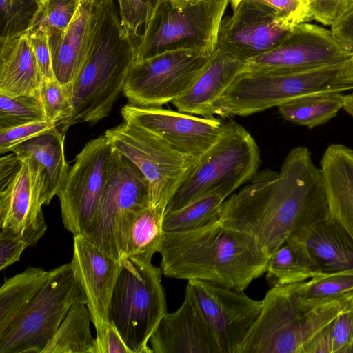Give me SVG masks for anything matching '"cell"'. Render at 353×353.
I'll return each instance as SVG.
<instances>
[{
    "mask_svg": "<svg viewBox=\"0 0 353 353\" xmlns=\"http://www.w3.org/2000/svg\"><path fill=\"white\" fill-rule=\"evenodd\" d=\"M86 298L96 332L108 324V308L122 263L106 254L83 235L74 236L71 261Z\"/></svg>",
    "mask_w": 353,
    "mask_h": 353,
    "instance_id": "19",
    "label": "cell"
},
{
    "mask_svg": "<svg viewBox=\"0 0 353 353\" xmlns=\"http://www.w3.org/2000/svg\"><path fill=\"white\" fill-rule=\"evenodd\" d=\"M351 57L330 30L306 22L295 26L274 48L247 60L245 71H302L344 62Z\"/></svg>",
    "mask_w": 353,
    "mask_h": 353,
    "instance_id": "17",
    "label": "cell"
},
{
    "mask_svg": "<svg viewBox=\"0 0 353 353\" xmlns=\"http://www.w3.org/2000/svg\"><path fill=\"white\" fill-rule=\"evenodd\" d=\"M94 0H81L65 31L48 34L55 78L68 87L75 81L87 58L92 29Z\"/></svg>",
    "mask_w": 353,
    "mask_h": 353,
    "instance_id": "22",
    "label": "cell"
},
{
    "mask_svg": "<svg viewBox=\"0 0 353 353\" xmlns=\"http://www.w3.org/2000/svg\"><path fill=\"white\" fill-rule=\"evenodd\" d=\"M112 148L101 135L76 156L66 181L57 194L65 229L83 235L90 226L104 187Z\"/></svg>",
    "mask_w": 353,
    "mask_h": 353,
    "instance_id": "14",
    "label": "cell"
},
{
    "mask_svg": "<svg viewBox=\"0 0 353 353\" xmlns=\"http://www.w3.org/2000/svg\"><path fill=\"white\" fill-rule=\"evenodd\" d=\"M86 303L70 263L49 270L37 295L14 326L0 339V353H41L71 306Z\"/></svg>",
    "mask_w": 353,
    "mask_h": 353,
    "instance_id": "10",
    "label": "cell"
},
{
    "mask_svg": "<svg viewBox=\"0 0 353 353\" xmlns=\"http://www.w3.org/2000/svg\"><path fill=\"white\" fill-rule=\"evenodd\" d=\"M343 109L353 118V90L347 94H343Z\"/></svg>",
    "mask_w": 353,
    "mask_h": 353,
    "instance_id": "47",
    "label": "cell"
},
{
    "mask_svg": "<svg viewBox=\"0 0 353 353\" xmlns=\"http://www.w3.org/2000/svg\"><path fill=\"white\" fill-rule=\"evenodd\" d=\"M352 60H353V55L352 56Z\"/></svg>",
    "mask_w": 353,
    "mask_h": 353,
    "instance_id": "49",
    "label": "cell"
},
{
    "mask_svg": "<svg viewBox=\"0 0 353 353\" xmlns=\"http://www.w3.org/2000/svg\"><path fill=\"white\" fill-rule=\"evenodd\" d=\"M265 273L271 288L303 282L319 274L304 242L292 236L269 258Z\"/></svg>",
    "mask_w": 353,
    "mask_h": 353,
    "instance_id": "28",
    "label": "cell"
},
{
    "mask_svg": "<svg viewBox=\"0 0 353 353\" xmlns=\"http://www.w3.org/2000/svg\"><path fill=\"white\" fill-rule=\"evenodd\" d=\"M19 157V170L0 184V229L24 238L33 246L47 229L41 210L48 205L47 176L32 157Z\"/></svg>",
    "mask_w": 353,
    "mask_h": 353,
    "instance_id": "16",
    "label": "cell"
},
{
    "mask_svg": "<svg viewBox=\"0 0 353 353\" xmlns=\"http://www.w3.org/2000/svg\"><path fill=\"white\" fill-rule=\"evenodd\" d=\"M230 5L232 12L221 21L216 49L240 61L274 48L294 28L257 0H232Z\"/></svg>",
    "mask_w": 353,
    "mask_h": 353,
    "instance_id": "15",
    "label": "cell"
},
{
    "mask_svg": "<svg viewBox=\"0 0 353 353\" xmlns=\"http://www.w3.org/2000/svg\"><path fill=\"white\" fill-rule=\"evenodd\" d=\"M353 90V60L310 70L244 71L212 107L213 115L247 116L301 97Z\"/></svg>",
    "mask_w": 353,
    "mask_h": 353,
    "instance_id": "5",
    "label": "cell"
},
{
    "mask_svg": "<svg viewBox=\"0 0 353 353\" xmlns=\"http://www.w3.org/2000/svg\"><path fill=\"white\" fill-rule=\"evenodd\" d=\"M245 70V62L216 49L191 86L172 103L178 111L212 118V107L235 78Z\"/></svg>",
    "mask_w": 353,
    "mask_h": 353,
    "instance_id": "21",
    "label": "cell"
},
{
    "mask_svg": "<svg viewBox=\"0 0 353 353\" xmlns=\"http://www.w3.org/2000/svg\"><path fill=\"white\" fill-rule=\"evenodd\" d=\"M191 1L193 2H197V1H203V0H191Z\"/></svg>",
    "mask_w": 353,
    "mask_h": 353,
    "instance_id": "48",
    "label": "cell"
},
{
    "mask_svg": "<svg viewBox=\"0 0 353 353\" xmlns=\"http://www.w3.org/2000/svg\"><path fill=\"white\" fill-rule=\"evenodd\" d=\"M330 216L353 239V149L332 143L320 161Z\"/></svg>",
    "mask_w": 353,
    "mask_h": 353,
    "instance_id": "23",
    "label": "cell"
},
{
    "mask_svg": "<svg viewBox=\"0 0 353 353\" xmlns=\"http://www.w3.org/2000/svg\"><path fill=\"white\" fill-rule=\"evenodd\" d=\"M272 9L278 15L295 26L313 19L305 0H257Z\"/></svg>",
    "mask_w": 353,
    "mask_h": 353,
    "instance_id": "43",
    "label": "cell"
},
{
    "mask_svg": "<svg viewBox=\"0 0 353 353\" xmlns=\"http://www.w3.org/2000/svg\"><path fill=\"white\" fill-rule=\"evenodd\" d=\"M285 120L309 129L323 125L343 108L341 92L310 94L285 102L278 107Z\"/></svg>",
    "mask_w": 353,
    "mask_h": 353,
    "instance_id": "31",
    "label": "cell"
},
{
    "mask_svg": "<svg viewBox=\"0 0 353 353\" xmlns=\"http://www.w3.org/2000/svg\"><path fill=\"white\" fill-rule=\"evenodd\" d=\"M231 1L156 0L134 48V61L180 49L213 53L216 50L221 21Z\"/></svg>",
    "mask_w": 353,
    "mask_h": 353,
    "instance_id": "7",
    "label": "cell"
},
{
    "mask_svg": "<svg viewBox=\"0 0 353 353\" xmlns=\"http://www.w3.org/2000/svg\"><path fill=\"white\" fill-rule=\"evenodd\" d=\"M55 128L56 125L43 121L0 130V154L12 152L20 144Z\"/></svg>",
    "mask_w": 353,
    "mask_h": 353,
    "instance_id": "40",
    "label": "cell"
},
{
    "mask_svg": "<svg viewBox=\"0 0 353 353\" xmlns=\"http://www.w3.org/2000/svg\"><path fill=\"white\" fill-rule=\"evenodd\" d=\"M41 0H0V39L30 29Z\"/></svg>",
    "mask_w": 353,
    "mask_h": 353,
    "instance_id": "36",
    "label": "cell"
},
{
    "mask_svg": "<svg viewBox=\"0 0 353 353\" xmlns=\"http://www.w3.org/2000/svg\"><path fill=\"white\" fill-rule=\"evenodd\" d=\"M122 265L108 308V320L116 326L132 353H153L148 343L167 313L161 270L129 257Z\"/></svg>",
    "mask_w": 353,
    "mask_h": 353,
    "instance_id": "9",
    "label": "cell"
},
{
    "mask_svg": "<svg viewBox=\"0 0 353 353\" xmlns=\"http://www.w3.org/2000/svg\"><path fill=\"white\" fill-rule=\"evenodd\" d=\"M297 239L304 242L319 274L353 272V239L330 215Z\"/></svg>",
    "mask_w": 353,
    "mask_h": 353,
    "instance_id": "25",
    "label": "cell"
},
{
    "mask_svg": "<svg viewBox=\"0 0 353 353\" xmlns=\"http://www.w3.org/2000/svg\"><path fill=\"white\" fill-rule=\"evenodd\" d=\"M65 132L55 128L12 150L19 156L32 157L44 169L47 176L48 205L65 184L70 170L65 155Z\"/></svg>",
    "mask_w": 353,
    "mask_h": 353,
    "instance_id": "26",
    "label": "cell"
},
{
    "mask_svg": "<svg viewBox=\"0 0 353 353\" xmlns=\"http://www.w3.org/2000/svg\"><path fill=\"white\" fill-rule=\"evenodd\" d=\"M80 1L41 0L29 30L41 27L48 34L63 32L75 15Z\"/></svg>",
    "mask_w": 353,
    "mask_h": 353,
    "instance_id": "38",
    "label": "cell"
},
{
    "mask_svg": "<svg viewBox=\"0 0 353 353\" xmlns=\"http://www.w3.org/2000/svg\"><path fill=\"white\" fill-rule=\"evenodd\" d=\"M330 216L322 172L305 146L292 148L279 172L256 174L221 205L219 219L256 238L269 258L290 236L301 237Z\"/></svg>",
    "mask_w": 353,
    "mask_h": 353,
    "instance_id": "1",
    "label": "cell"
},
{
    "mask_svg": "<svg viewBox=\"0 0 353 353\" xmlns=\"http://www.w3.org/2000/svg\"><path fill=\"white\" fill-rule=\"evenodd\" d=\"M303 353H353V302L306 344Z\"/></svg>",
    "mask_w": 353,
    "mask_h": 353,
    "instance_id": "33",
    "label": "cell"
},
{
    "mask_svg": "<svg viewBox=\"0 0 353 353\" xmlns=\"http://www.w3.org/2000/svg\"><path fill=\"white\" fill-rule=\"evenodd\" d=\"M39 98L46 121L57 128L72 117L73 104L70 90L56 78H43Z\"/></svg>",
    "mask_w": 353,
    "mask_h": 353,
    "instance_id": "37",
    "label": "cell"
},
{
    "mask_svg": "<svg viewBox=\"0 0 353 353\" xmlns=\"http://www.w3.org/2000/svg\"><path fill=\"white\" fill-rule=\"evenodd\" d=\"M187 296L212 333L220 353H238L257 320L262 301L248 296L243 290L188 280Z\"/></svg>",
    "mask_w": 353,
    "mask_h": 353,
    "instance_id": "13",
    "label": "cell"
},
{
    "mask_svg": "<svg viewBox=\"0 0 353 353\" xmlns=\"http://www.w3.org/2000/svg\"><path fill=\"white\" fill-rule=\"evenodd\" d=\"M43 121L46 119L39 97L0 94V130Z\"/></svg>",
    "mask_w": 353,
    "mask_h": 353,
    "instance_id": "35",
    "label": "cell"
},
{
    "mask_svg": "<svg viewBox=\"0 0 353 353\" xmlns=\"http://www.w3.org/2000/svg\"><path fill=\"white\" fill-rule=\"evenodd\" d=\"M331 32L340 46L353 55V8L331 26Z\"/></svg>",
    "mask_w": 353,
    "mask_h": 353,
    "instance_id": "46",
    "label": "cell"
},
{
    "mask_svg": "<svg viewBox=\"0 0 353 353\" xmlns=\"http://www.w3.org/2000/svg\"><path fill=\"white\" fill-rule=\"evenodd\" d=\"M49 276V271L29 267L5 281L0 288V339L17 323Z\"/></svg>",
    "mask_w": 353,
    "mask_h": 353,
    "instance_id": "27",
    "label": "cell"
},
{
    "mask_svg": "<svg viewBox=\"0 0 353 353\" xmlns=\"http://www.w3.org/2000/svg\"><path fill=\"white\" fill-rule=\"evenodd\" d=\"M225 200L220 195H208L180 209L165 212V232L194 230L219 220L221 207Z\"/></svg>",
    "mask_w": 353,
    "mask_h": 353,
    "instance_id": "32",
    "label": "cell"
},
{
    "mask_svg": "<svg viewBox=\"0 0 353 353\" xmlns=\"http://www.w3.org/2000/svg\"><path fill=\"white\" fill-rule=\"evenodd\" d=\"M149 342L153 353H220L212 333L187 296L176 311L161 318Z\"/></svg>",
    "mask_w": 353,
    "mask_h": 353,
    "instance_id": "20",
    "label": "cell"
},
{
    "mask_svg": "<svg viewBox=\"0 0 353 353\" xmlns=\"http://www.w3.org/2000/svg\"><path fill=\"white\" fill-rule=\"evenodd\" d=\"M313 19L332 26L353 8V0H305Z\"/></svg>",
    "mask_w": 353,
    "mask_h": 353,
    "instance_id": "41",
    "label": "cell"
},
{
    "mask_svg": "<svg viewBox=\"0 0 353 353\" xmlns=\"http://www.w3.org/2000/svg\"><path fill=\"white\" fill-rule=\"evenodd\" d=\"M300 297L307 301H324L353 293V272L319 274L297 283Z\"/></svg>",
    "mask_w": 353,
    "mask_h": 353,
    "instance_id": "34",
    "label": "cell"
},
{
    "mask_svg": "<svg viewBox=\"0 0 353 353\" xmlns=\"http://www.w3.org/2000/svg\"><path fill=\"white\" fill-rule=\"evenodd\" d=\"M213 53L180 49L134 61L123 95L128 103L137 106L161 107L172 102L191 86Z\"/></svg>",
    "mask_w": 353,
    "mask_h": 353,
    "instance_id": "12",
    "label": "cell"
},
{
    "mask_svg": "<svg viewBox=\"0 0 353 353\" xmlns=\"http://www.w3.org/2000/svg\"><path fill=\"white\" fill-rule=\"evenodd\" d=\"M149 207L148 184L145 176L133 163L112 149L97 210L83 236L106 254L121 261L135 217Z\"/></svg>",
    "mask_w": 353,
    "mask_h": 353,
    "instance_id": "8",
    "label": "cell"
},
{
    "mask_svg": "<svg viewBox=\"0 0 353 353\" xmlns=\"http://www.w3.org/2000/svg\"><path fill=\"white\" fill-rule=\"evenodd\" d=\"M353 302V293L324 301L303 300L297 283L272 287L238 353H303L306 344Z\"/></svg>",
    "mask_w": 353,
    "mask_h": 353,
    "instance_id": "4",
    "label": "cell"
},
{
    "mask_svg": "<svg viewBox=\"0 0 353 353\" xmlns=\"http://www.w3.org/2000/svg\"><path fill=\"white\" fill-rule=\"evenodd\" d=\"M29 246V243L24 238L11 232L1 230L0 270L18 261L23 250Z\"/></svg>",
    "mask_w": 353,
    "mask_h": 353,
    "instance_id": "44",
    "label": "cell"
},
{
    "mask_svg": "<svg viewBox=\"0 0 353 353\" xmlns=\"http://www.w3.org/2000/svg\"><path fill=\"white\" fill-rule=\"evenodd\" d=\"M28 34L43 78L47 79L55 78L48 30L39 27L29 30Z\"/></svg>",
    "mask_w": 353,
    "mask_h": 353,
    "instance_id": "42",
    "label": "cell"
},
{
    "mask_svg": "<svg viewBox=\"0 0 353 353\" xmlns=\"http://www.w3.org/2000/svg\"><path fill=\"white\" fill-rule=\"evenodd\" d=\"M0 41V94L39 97L43 76L28 32Z\"/></svg>",
    "mask_w": 353,
    "mask_h": 353,
    "instance_id": "24",
    "label": "cell"
},
{
    "mask_svg": "<svg viewBox=\"0 0 353 353\" xmlns=\"http://www.w3.org/2000/svg\"><path fill=\"white\" fill-rule=\"evenodd\" d=\"M123 121L143 127L180 154L199 159L216 140L223 123L215 117L132 104L121 110Z\"/></svg>",
    "mask_w": 353,
    "mask_h": 353,
    "instance_id": "18",
    "label": "cell"
},
{
    "mask_svg": "<svg viewBox=\"0 0 353 353\" xmlns=\"http://www.w3.org/2000/svg\"><path fill=\"white\" fill-rule=\"evenodd\" d=\"M134 61L132 43L123 28L114 0H94L92 29L85 63L68 86L72 117L58 127L92 124L107 117L121 93Z\"/></svg>",
    "mask_w": 353,
    "mask_h": 353,
    "instance_id": "3",
    "label": "cell"
},
{
    "mask_svg": "<svg viewBox=\"0 0 353 353\" xmlns=\"http://www.w3.org/2000/svg\"><path fill=\"white\" fill-rule=\"evenodd\" d=\"M260 161L259 150L252 135L232 120L223 122L218 138L198 159L165 212L208 195H220L226 199L254 177Z\"/></svg>",
    "mask_w": 353,
    "mask_h": 353,
    "instance_id": "6",
    "label": "cell"
},
{
    "mask_svg": "<svg viewBox=\"0 0 353 353\" xmlns=\"http://www.w3.org/2000/svg\"><path fill=\"white\" fill-rule=\"evenodd\" d=\"M159 253L167 277L243 291L265 273L269 259L254 236L220 219L194 230L165 232Z\"/></svg>",
    "mask_w": 353,
    "mask_h": 353,
    "instance_id": "2",
    "label": "cell"
},
{
    "mask_svg": "<svg viewBox=\"0 0 353 353\" xmlns=\"http://www.w3.org/2000/svg\"><path fill=\"white\" fill-rule=\"evenodd\" d=\"M93 353H132L124 342L113 323L101 332H97L94 338Z\"/></svg>",
    "mask_w": 353,
    "mask_h": 353,
    "instance_id": "45",
    "label": "cell"
},
{
    "mask_svg": "<svg viewBox=\"0 0 353 353\" xmlns=\"http://www.w3.org/2000/svg\"><path fill=\"white\" fill-rule=\"evenodd\" d=\"M156 0H117L121 24L130 39L133 48L154 10Z\"/></svg>",
    "mask_w": 353,
    "mask_h": 353,
    "instance_id": "39",
    "label": "cell"
},
{
    "mask_svg": "<svg viewBox=\"0 0 353 353\" xmlns=\"http://www.w3.org/2000/svg\"><path fill=\"white\" fill-rule=\"evenodd\" d=\"M165 208V205H159L137 214L130 230L125 257L139 263H152L153 255L159 252L164 240Z\"/></svg>",
    "mask_w": 353,
    "mask_h": 353,
    "instance_id": "29",
    "label": "cell"
},
{
    "mask_svg": "<svg viewBox=\"0 0 353 353\" xmlns=\"http://www.w3.org/2000/svg\"><path fill=\"white\" fill-rule=\"evenodd\" d=\"M91 321L86 303H74L41 353H93Z\"/></svg>",
    "mask_w": 353,
    "mask_h": 353,
    "instance_id": "30",
    "label": "cell"
},
{
    "mask_svg": "<svg viewBox=\"0 0 353 353\" xmlns=\"http://www.w3.org/2000/svg\"><path fill=\"white\" fill-rule=\"evenodd\" d=\"M104 134L112 149L145 176L150 207L167 206L198 160L180 154L148 130L132 123L123 121Z\"/></svg>",
    "mask_w": 353,
    "mask_h": 353,
    "instance_id": "11",
    "label": "cell"
}]
</instances>
